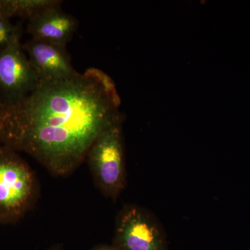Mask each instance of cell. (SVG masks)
I'll list each match as a JSON object with an SVG mask.
<instances>
[{"mask_svg":"<svg viewBox=\"0 0 250 250\" xmlns=\"http://www.w3.org/2000/svg\"><path fill=\"white\" fill-rule=\"evenodd\" d=\"M62 2L60 0H0V15L9 20L19 17L29 21L46 8Z\"/></svg>","mask_w":250,"mask_h":250,"instance_id":"cell-8","label":"cell"},{"mask_svg":"<svg viewBox=\"0 0 250 250\" xmlns=\"http://www.w3.org/2000/svg\"><path fill=\"white\" fill-rule=\"evenodd\" d=\"M0 106H1V104H0Z\"/></svg>","mask_w":250,"mask_h":250,"instance_id":"cell-11","label":"cell"},{"mask_svg":"<svg viewBox=\"0 0 250 250\" xmlns=\"http://www.w3.org/2000/svg\"><path fill=\"white\" fill-rule=\"evenodd\" d=\"M16 152L0 146V224L21 220L37 195L35 176Z\"/></svg>","mask_w":250,"mask_h":250,"instance_id":"cell-2","label":"cell"},{"mask_svg":"<svg viewBox=\"0 0 250 250\" xmlns=\"http://www.w3.org/2000/svg\"><path fill=\"white\" fill-rule=\"evenodd\" d=\"M121 100L100 70L68 80L39 81L26 98L0 106V146L27 153L63 176L84 160L98 135L122 121Z\"/></svg>","mask_w":250,"mask_h":250,"instance_id":"cell-1","label":"cell"},{"mask_svg":"<svg viewBox=\"0 0 250 250\" xmlns=\"http://www.w3.org/2000/svg\"><path fill=\"white\" fill-rule=\"evenodd\" d=\"M86 158L102 191L108 197L116 198L125 184L122 121L110 125L98 135Z\"/></svg>","mask_w":250,"mask_h":250,"instance_id":"cell-3","label":"cell"},{"mask_svg":"<svg viewBox=\"0 0 250 250\" xmlns=\"http://www.w3.org/2000/svg\"><path fill=\"white\" fill-rule=\"evenodd\" d=\"M116 250H167L164 232L154 219L134 206L123 208L115 231Z\"/></svg>","mask_w":250,"mask_h":250,"instance_id":"cell-5","label":"cell"},{"mask_svg":"<svg viewBox=\"0 0 250 250\" xmlns=\"http://www.w3.org/2000/svg\"><path fill=\"white\" fill-rule=\"evenodd\" d=\"M22 46L39 81L68 80L79 73L72 65L66 47L33 39Z\"/></svg>","mask_w":250,"mask_h":250,"instance_id":"cell-6","label":"cell"},{"mask_svg":"<svg viewBox=\"0 0 250 250\" xmlns=\"http://www.w3.org/2000/svg\"><path fill=\"white\" fill-rule=\"evenodd\" d=\"M62 4L49 6L28 21L31 39L66 47L78 27L72 15L64 12Z\"/></svg>","mask_w":250,"mask_h":250,"instance_id":"cell-7","label":"cell"},{"mask_svg":"<svg viewBox=\"0 0 250 250\" xmlns=\"http://www.w3.org/2000/svg\"><path fill=\"white\" fill-rule=\"evenodd\" d=\"M21 26L15 25L11 20L0 15V48L6 47L14 41L21 39Z\"/></svg>","mask_w":250,"mask_h":250,"instance_id":"cell-9","label":"cell"},{"mask_svg":"<svg viewBox=\"0 0 250 250\" xmlns=\"http://www.w3.org/2000/svg\"><path fill=\"white\" fill-rule=\"evenodd\" d=\"M39 80L25 52L21 39L0 48V104L11 105L29 95Z\"/></svg>","mask_w":250,"mask_h":250,"instance_id":"cell-4","label":"cell"},{"mask_svg":"<svg viewBox=\"0 0 250 250\" xmlns=\"http://www.w3.org/2000/svg\"><path fill=\"white\" fill-rule=\"evenodd\" d=\"M94 250H116L115 249H113L111 248H108V247H103V248H98V249H95Z\"/></svg>","mask_w":250,"mask_h":250,"instance_id":"cell-10","label":"cell"}]
</instances>
